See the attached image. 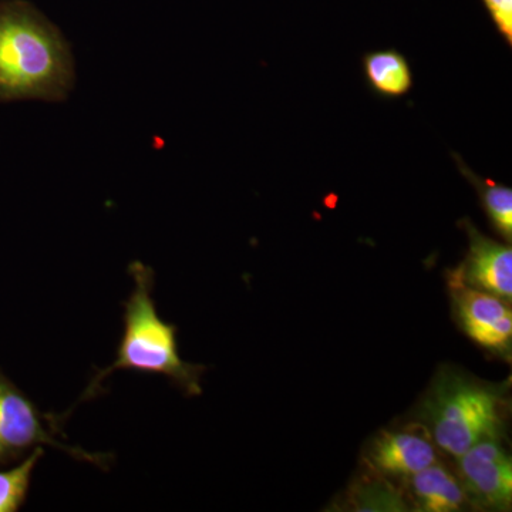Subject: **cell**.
<instances>
[{"label":"cell","mask_w":512,"mask_h":512,"mask_svg":"<svg viewBox=\"0 0 512 512\" xmlns=\"http://www.w3.org/2000/svg\"><path fill=\"white\" fill-rule=\"evenodd\" d=\"M458 168L464 177L470 181L480 195L481 204L491 227L504 239L511 244L512 241V190L507 185L494 183L487 178L478 177L476 173L467 167L466 163L460 157L454 156Z\"/></svg>","instance_id":"11"},{"label":"cell","mask_w":512,"mask_h":512,"mask_svg":"<svg viewBox=\"0 0 512 512\" xmlns=\"http://www.w3.org/2000/svg\"><path fill=\"white\" fill-rule=\"evenodd\" d=\"M363 72L370 89L386 99H399L412 90V67L396 49L366 53Z\"/></svg>","instance_id":"10"},{"label":"cell","mask_w":512,"mask_h":512,"mask_svg":"<svg viewBox=\"0 0 512 512\" xmlns=\"http://www.w3.org/2000/svg\"><path fill=\"white\" fill-rule=\"evenodd\" d=\"M3 448H5V447H3L2 443H0V453H2Z\"/></svg>","instance_id":"15"},{"label":"cell","mask_w":512,"mask_h":512,"mask_svg":"<svg viewBox=\"0 0 512 512\" xmlns=\"http://www.w3.org/2000/svg\"><path fill=\"white\" fill-rule=\"evenodd\" d=\"M350 498L355 511H407L402 494L383 478L359 481Z\"/></svg>","instance_id":"13"},{"label":"cell","mask_w":512,"mask_h":512,"mask_svg":"<svg viewBox=\"0 0 512 512\" xmlns=\"http://www.w3.org/2000/svg\"><path fill=\"white\" fill-rule=\"evenodd\" d=\"M130 274L134 289L124 303V332L116 360L93 377L83 399L96 396L101 382L116 370L164 376L190 396L201 394L200 376L204 367L183 360L178 352L177 326L158 315L153 299V269L133 262Z\"/></svg>","instance_id":"2"},{"label":"cell","mask_w":512,"mask_h":512,"mask_svg":"<svg viewBox=\"0 0 512 512\" xmlns=\"http://www.w3.org/2000/svg\"><path fill=\"white\" fill-rule=\"evenodd\" d=\"M410 490L420 511L453 512L463 510L467 493L450 471L434 463L409 477Z\"/></svg>","instance_id":"9"},{"label":"cell","mask_w":512,"mask_h":512,"mask_svg":"<svg viewBox=\"0 0 512 512\" xmlns=\"http://www.w3.org/2000/svg\"><path fill=\"white\" fill-rule=\"evenodd\" d=\"M454 311L461 329L481 348L508 355L512 342V313L507 301L461 284L448 275Z\"/></svg>","instance_id":"5"},{"label":"cell","mask_w":512,"mask_h":512,"mask_svg":"<svg viewBox=\"0 0 512 512\" xmlns=\"http://www.w3.org/2000/svg\"><path fill=\"white\" fill-rule=\"evenodd\" d=\"M52 420L53 417L40 414L25 394L0 375V443L3 447L10 451H23L36 448L39 444H47L77 460L106 467V454L87 453L57 441L53 434L57 424H53Z\"/></svg>","instance_id":"4"},{"label":"cell","mask_w":512,"mask_h":512,"mask_svg":"<svg viewBox=\"0 0 512 512\" xmlns=\"http://www.w3.org/2000/svg\"><path fill=\"white\" fill-rule=\"evenodd\" d=\"M490 13L495 28L504 37L505 43L512 46V0H483Z\"/></svg>","instance_id":"14"},{"label":"cell","mask_w":512,"mask_h":512,"mask_svg":"<svg viewBox=\"0 0 512 512\" xmlns=\"http://www.w3.org/2000/svg\"><path fill=\"white\" fill-rule=\"evenodd\" d=\"M504 409L503 392L493 384L448 370L434 382L423 417L434 443L458 458L480 441L498 439Z\"/></svg>","instance_id":"3"},{"label":"cell","mask_w":512,"mask_h":512,"mask_svg":"<svg viewBox=\"0 0 512 512\" xmlns=\"http://www.w3.org/2000/svg\"><path fill=\"white\" fill-rule=\"evenodd\" d=\"M367 463L386 477H412L437 463L433 441L416 431H383L366 451Z\"/></svg>","instance_id":"8"},{"label":"cell","mask_w":512,"mask_h":512,"mask_svg":"<svg viewBox=\"0 0 512 512\" xmlns=\"http://www.w3.org/2000/svg\"><path fill=\"white\" fill-rule=\"evenodd\" d=\"M468 237L463 264L450 272L461 284L491 293L504 301L512 298V248L485 237L468 220L461 221Z\"/></svg>","instance_id":"7"},{"label":"cell","mask_w":512,"mask_h":512,"mask_svg":"<svg viewBox=\"0 0 512 512\" xmlns=\"http://www.w3.org/2000/svg\"><path fill=\"white\" fill-rule=\"evenodd\" d=\"M76 80L62 32L26 0L0 2V103L66 100Z\"/></svg>","instance_id":"1"},{"label":"cell","mask_w":512,"mask_h":512,"mask_svg":"<svg viewBox=\"0 0 512 512\" xmlns=\"http://www.w3.org/2000/svg\"><path fill=\"white\" fill-rule=\"evenodd\" d=\"M457 460L466 493L493 510L511 507L512 461L500 440L480 441Z\"/></svg>","instance_id":"6"},{"label":"cell","mask_w":512,"mask_h":512,"mask_svg":"<svg viewBox=\"0 0 512 512\" xmlns=\"http://www.w3.org/2000/svg\"><path fill=\"white\" fill-rule=\"evenodd\" d=\"M42 456V448L36 447L18 467L0 473V512L18 511L25 503L33 470Z\"/></svg>","instance_id":"12"}]
</instances>
